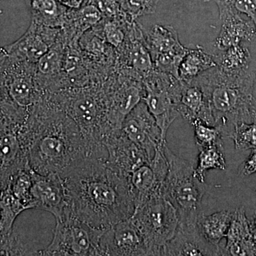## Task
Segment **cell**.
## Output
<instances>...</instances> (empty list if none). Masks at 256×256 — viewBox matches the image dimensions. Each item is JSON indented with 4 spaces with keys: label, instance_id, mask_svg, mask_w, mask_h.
I'll use <instances>...</instances> for the list:
<instances>
[{
    "label": "cell",
    "instance_id": "obj_1",
    "mask_svg": "<svg viewBox=\"0 0 256 256\" xmlns=\"http://www.w3.org/2000/svg\"><path fill=\"white\" fill-rule=\"evenodd\" d=\"M60 176L74 216L106 229L132 216L136 210L128 178L111 169L106 158L88 156Z\"/></svg>",
    "mask_w": 256,
    "mask_h": 256
},
{
    "label": "cell",
    "instance_id": "obj_2",
    "mask_svg": "<svg viewBox=\"0 0 256 256\" xmlns=\"http://www.w3.org/2000/svg\"><path fill=\"white\" fill-rule=\"evenodd\" d=\"M28 164L40 174H60L88 156H95L74 120L44 96L28 110L18 130Z\"/></svg>",
    "mask_w": 256,
    "mask_h": 256
},
{
    "label": "cell",
    "instance_id": "obj_3",
    "mask_svg": "<svg viewBox=\"0 0 256 256\" xmlns=\"http://www.w3.org/2000/svg\"><path fill=\"white\" fill-rule=\"evenodd\" d=\"M196 78L208 98L214 126L220 128L224 138H230L236 124L254 118L255 74L252 70L228 75L215 66Z\"/></svg>",
    "mask_w": 256,
    "mask_h": 256
},
{
    "label": "cell",
    "instance_id": "obj_4",
    "mask_svg": "<svg viewBox=\"0 0 256 256\" xmlns=\"http://www.w3.org/2000/svg\"><path fill=\"white\" fill-rule=\"evenodd\" d=\"M45 96L74 120L94 156L106 158L104 140L116 130L108 120L102 82L64 89Z\"/></svg>",
    "mask_w": 256,
    "mask_h": 256
},
{
    "label": "cell",
    "instance_id": "obj_5",
    "mask_svg": "<svg viewBox=\"0 0 256 256\" xmlns=\"http://www.w3.org/2000/svg\"><path fill=\"white\" fill-rule=\"evenodd\" d=\"M163 150L168 170L162 186V196L174 206L178 225H195L201 213L202 198L206 194L207 185L194 176L191 163L173 153L166 142Z\"/></svg>",
    "mask_w": 256,
    "mask_h": 256
},
{
    "label": "cell",
    "instance_id": "obj_6",
    "mask_svg": "<svg viewBox=\"0 0 256 256\" xmlns=\"http://www.w3.org/2000/svg\"><path fill=\"white\" fill-rule=\"evenodd\" d=\"M132 218L142 234L148 256H161L178 230V218L174 206L162 194L156 195L136 208Z\"/></svg>",
    "mask_w": 256,
    "mask_h": 256
},
{
    "label": "cell",
    "instance_id": "obj_7",
    "mask_svg": "<svg viewBox=\"0 0 256 256\" xmlns=\"http://www.w3.org/2000/svg\"><path fill=\"white\" fill-rule=\"evenodd\" d=\"M52 242L38 256H100L105 229L95 228L72 214L56 218Z\"/></svg>",
    "mask_w": 256,
    "mask_h": 256
},
{
    "label": "cell",
    "instance_id": "obj_8",
    "mask_svg": "<svg viewBox=\"0 0 256 256\" xmlns=\"http://www.w3.org/2000/svg\"><path fill=\"white\" fill-rule=\"evenodd\" d=\"M102 89L109 124L118 130L126 116L142 100V80L117 68L102 82Z\"/></svg>",
    "mask_w": 256,
    "mask_h": 256
},
{
    "label": "cell",
    "instance_id": "obj_9",
    "mask_svg": "<svg viewBox=\"0 0 256 256\" xmlns=\"http://www.w3.org/2000/svg\"><path fill=\"white\" fill-rule=\"evenodd\" d=\"M178 80L156 69L142 80L144 92L142 100L156 119L164 141L170 126L180 116L175 99Z\"/></svg>",
    "mask_w": 256,
    "mask_h": 256
},
{
    "label": "cell",
    "instance_id": "obj_10",
    "mask_svg": "<svg viewBox=\"0 0 256 256\" xmlns=\"http://www.w3.org/2000/svg\"><path fill=\"white\" fill-rule=\"evenodd\" d=\"M144 37L154 69L178 78V66L188 48L180 43L176 30L169 25L156 24Z\"/></svg>",
    "mask_w": 256,
    "mask_h": 256
},
{
    "label": "cell",
    "instance_id": "obj_11",
    "mask_svg": "<svg viewBox=\"0 0 256 256\" xmlns=\"http://www.w3.org/2000/svg\"><path fill=\"white\" fill-rule=\"evenodd\" d=\"M0 74L10 98L20 107L28 110L44 96L36 84L35 64L8 56Z\"/></svg>",
    "mask_w": 256,
    "mask_h": 256
},
{
    "label": "cell",
    "instance_id": "obj_12",
    "mask_svg": "<svg viewBox=\"0 0 256 256\" xmlns=\"http://www.w3.org/2000/svg\"><path fill=\"white\" fill-rule=\"evenodd\" d=\"M164 143L158 146L150 162L140 166L128 176L136 210L151 197L161 194L162 186L168 170V160L163 150Z\"/></svg>",
    "mask_w": 256,
    "mask_h": 256
},
{
    "label": "cell",
    "instance_id": "obj_13",
    "mask_svg": "<svg viewBox=\"0 0 256 256\" xmlns=\"http://www.w3.org/2000/svg\"><path fill=\"white\" fill-rule=\"evenodd\" d=\"M121 130L132 142L146 152L151 161L158 146L166 142L163 140L156 119L143 100L126 116Z\"/></svg>",
    "mask_w": 256,
    "mask_h": 256
},
{
    "label": "cell",
    "instance_id": "obj_14",
    "mask_svg": "<svg viewBox=\"0 0 256 256\" xmlns=\"http://www.w3.org/2000/svg\"><path fill=\"white\" fill-rule=\"evenodd\" d=\"M100 256H148L142 234L132 217L105 229Z\"/></svg>",
    "mask_w": 256,
    "mask_h": 256
},
{
    "label": "cell",
    "instance_id": "obj_15",
    "mask_svg": "<svg viewBox=\"0 0 256 256\" xmlns=\"http://www.w3.org/2000/svg\"><path fill=\"white\" fill-rule=\"evenodd\" d=\"M62 28H50L31 22L22 36L4 48L10 58L36 64L54 44Z\"/></svg>",
    "mask_w": 256,
    "mask_h": 256
},
{
    "label": "cell",
    "instance_id": "obj_16",
    "mask_svg": "<svg viewBox=\"0 0 256 256\" xmlns=\"http://www.w3.org/2000/svg\"><path fill=\"white\" fill-rule=\"evenodd\" d=\"M30 208L46 210L56 218L69 210L63 181L57 174H40L33 170Z\"/></svg>",
    "mask_w": 256,
    "mask_h": 256
},
{
    "label": "cell",
    "instance_id": "obj_17",
    "mask_svg": "<svg viewBox=\"0 0 256 256\" xmlns=\"http://www.w3.org/2000/svg\"><path fill=\"white\" fill-rule=\"evenodd\" d=\"M104 144L107 151L108 165L124 178H128L134 170L151 162L146 152L132 142L121 129L109 134Z\"/></svg>",
    "mask_w": 256,
    "mask_h": 256
},
{
    "label": "cell",
    "instance_id": "obj_18",
    "mask_svg": "<svg viewBox=\"0 0 256 256\" xmlns=\"http://www.w3.org/2000/svg\"><path fill=\"white\" fill-rule=\"evenodd\" d=\"M176 100L180 116L188 122L200 120L208 126H214L208 98L196 78L188 82L178 80Z\"/></svg>",
    "mask_w": 256,
    "mask_h": 256
},
{
    "label": "cell",
    "instance_id": "obj_19",
    "mask_svg": "<svg viewBox=\"0 0 256 256\" xmlns=\"http://www.w3.org/2000/svg\"><path fill=\"white\" fill-rule=\"evenodd\" d=\"M161 256H224L223 248L208 242L196 224L178 225L172 238L164 246Z\"/></svg>",
    "mask_w": 256,
    "mask_h": 256
},
{
    "label": "cell",
    "instance_id": "obj_20",
    "mask_svg": "<svg viewBox=\"0 0 256 256\" xmlns=\"http://www.w3.org/2000/svg\"><path fill=\"white\" fill-rule=\"evenodd\" d=\"M226 238V244L223 248L224 256H256L250 222L246 215L244 207L234 210Z\"/></svg>",
    "mask_w": 256,
    "mask_h": 256
},
{
    "label": "cell",
    "instance_id": "obj_21",
    "mask_svg": "<svg viewBox=\"0 0 256 256\" xmlns=\"http://www.w3.org/2000/svg\"><path fill=\"white\" fill-rule=\"evenodd\" d=\"M222 28L215 44L220 50L240 44L244 41H252L256 36L255 25L252 20H246L242 15L224 14L220 15Z\"/></svg>",
    "mask_w": 256,
    "mask_h": 256
},
{
    "label": "cell",
    "instance_id": "obj_22",
    "mask_svg": "<svg viewBox=\"0 0 256 256\" xmlns=\"http://www.w3.org/2000/svg\"><path fill=\"white\" fill-rule=\"evenodd\" d=\"M25 2L32 22L50 28H63L68 9L58 0H25Z\"/></svg>",
    "mask_w": 256,
    "mask_h": 256
},
{
    "label": "cell",
    "instance_id": "obj_23",
    "mask_svg": "<svg viewBox=\"0 0 256 256\" xmlns=\"http://www.w3.org/2000/svg\"><path fill=\"white\" fill-rule=\"evenodd\" d=\"M216 66V56L206 53L202 46L192 50L188 48L178 66V80H193Z\"/></svg>",
    "mask_w": 256,
    "mask_h": 256
},
{
    "label": "cell",
    "instance_id": "obj_24",
    "mask_svg": "<svg viewBox=\"0 0 256 256\" xmlns=\"http://www.w3.org/2000/svg\"><path fill=\"white\" fill-rule=\"evenodd\" d=\"M234 212L224 210L210 215L200 213L197 218L196 225L204 237L216 246H220L222 239L228 233Z\"/></svg>",
    "mask_w": 256,
    "mask_h": 256
},
{
    "label": "cell",
    "instance_id": "obj_25",
    "mask_svg": "<svg viewBox=\"0 0 256 256\" xmlns=\"http://www.w3.org/2000/svg\"><path fill=\"white\" fill-rule=\"evenodd\" d=\"M222 53L216 56V67L220 72L228 75H239L250 70V52L244 45L229 47L222 50Z\"/></svg>",
    "mask_w": 256,
    "mask_h": 256
},
{
    "label": "cell",
    "instance_id": "obj_26",
    "mask_svg": "<svg viewBox=\"0 0 256 256\" xmlns=\"http://www.w3.org/2000/svg\"><path fill=\"white\" fill-rule=\"evenodd\" d=\"M26 208L12 194L9 188L0 191V234L10 235L13 233V224L16 217Z\"/></svg>",
    "mask_w": 256,
    "mask_h": 256
},
{
    "label": "cell",
    "instance_id": "obj_27",
    "mask_svg": "<svg viewBox=\"0 0 256 256\" xmlns=\"http://www.w3.org/2000/svg\"><path fill=\"white\" fill-rule=\"evenodd\" d=\"M198 164L194 169V176L202 182H205V174L210 170H226L224 148L208 146L198 149Z\"/></svg>",
    "mask_w": 256,
    "mask_h": 256
},
{
    "label": "cell",
    "instance_id": "obj_28",
    "mask_svg": "<svg viewBox=\"0 0 256 256\" xmlns=\"http://www.w3.org/2000/svg\"><path fill=\"white\" fill-rule=\"evenodd\" d=\"M194 131L195 142L198 149L208 146L224 148V136L218 126H210L200 120L190 122Z\"/></svg>",
    "mask_w": 256,
    "mask_h": 256
},
{
    "label": "cell",
    "instance_id": "obj_29",
    "mask_svg": "<svg viewBox=\"0 0 256 256\" xmlns=\"http://www.w3.org/2000/svg\"><path fill=\"white\" fill-rule=\"evenodd\" d=\"M32 174L33 170L28 164L13 176L8 188L12 194L23 204L26 210L30 208L31 202Z\"/></svg>",
    "mask_w": 256,
    "mask_h": 256
},
{
    "label": "cell",
    "instance_id": "obj_30",
    "mask_svg": "<svg viewBox=\"0 0 256 256\" xmlns=\"http://www.w3.org/2000/svg\"><path fill=\"white\" fill-rule=\"evenodd\" d=\"M230 139L233 140L237 150L256 149V114L250 122L236 124Z\"/></svg>",
    "mask_w": 256,
    "mask_h": 256
},
{
    "label": "cell",
    "instance_id": "obj_31",
    "mask_svg": "<svg viewBox=\"0 0 256 256\" xmlns=\"http://www.w3.org/2000/svg\"><path fill=\"white\" fill-rule=\"evenodd\" d=\"M218 8L220 15L228 14H245L256 23V0H213Z\"/></svg>",
    "mask_w": 256,
    "mask_h": 256
},
{
    "label": "cell",
    "instance_id": "obj_32",
    "mask_svg": "<svg viewBox=\"0 0 256 256\" xmlns=\"http://www.w3.org/2000/svg\"><path fill=\"white\" fill-rule=\"evenodd\" d=\"M160 0H121V8L129 22L144 15L154 14Z\"/></svg>",
    "mask_w": 256,
    "mask_h": 256
},
{
    "label": "cell",
    "instance_id": "obj_33",
    "mask_svg": "<svg viewBox=\"0 0 256 256\" xmlns=\"http://www.w3.org/2000/svg\"><path fill=\"white\" fill-rule=\"evenodd\" d=\"M92 2L100 10L105 20H126L121 8V0H92Z\"/></svg>",
    "mask_w": 256,
    "mask_h": 256
},
{
    "label": "cell",
    "instance_id": "obj_34",
    "mask_svg": "<svg viewBox=\"0 0 256 256\" xmlns=\"http://www.w3.org/2000/svg\"><path fill=\"white\" fill-rule=\"evenodd\" d=\"M256 172V149L252 150L246 160L239 168L238 174L242 176H250Z\"/></svg>",
    "mask_w": 256,
    "mask_h": 256
},
{
    "label": "cell",
    "instance_id": "obj_35",
    "mask_svg": "<svg viewBox=\"0 0 256 256\" xmlns=\"http://www.w3.org/2000/svg\"><path fill=\"white\" fill-rule=\"evenodd\" d=\"M58 1L69 10H78L85 3L86 0H58Z\"/></svg>",
    "mask_w": 256,
    "mask_h": 256
},
{
    "label": "cell",
    "instance_id": "obj_36",
    "mask_svg": "<svg viewBox=\"0 0 256 256\" xmlns=\"http://www.w3.org/2000/svg\"><path fill=\"white\" fill-rule=\"evenodd\" d=\"M8 58V54L4 47L0 46V72L2 70Z\"/></svg>",
    "mask_w": 256,
    "mask_h": 256
},
{
    "label": "cell",
    "instance_id": "obj_37",
    "mask_svg": "<svg viewBox=\"0 0 256 256\" xmlns=\"http://www.w3.org/2000/svg\"><path fill=\"white\" fill-rule=\"evenodd\" d=\"M250 222V230H252V238L256 247V212L252 216V218L249 220Z\"/></svg>",
    "mask_w": 256,
    "mask_h": 256
},
{
    "label": "cell",
    "instance_id": "obj_38",
    "mask_svg": "<svg viewBox=\"0 0 256 256\" xmlns=\"http://www.w3.org/2000/svg\"><path fill=\"white\" fill-rule=\"evenodd\" d=\"M255 28H256V24H255Z\"/></svg>",
    "mask_w": 256,
    "mask_h": 256
},
{
    "label": "cell",
    "instance_id": "obj_39",
    "mask_svg": "<svg viewBox=\"0 0 256 256\" xmlns=\"http://www.w3.org/2000/svg\"></svg>",
    "mask_w": 256,
    "mask_h": 256
},
{
    "label": "cell",
    "instance_id": "obj_40",
    "mask_svg": "<svg viewBox=\"0 0 256 256\" xmlns=\"http://www.w3.org/2000/svg\"><path fill=\"white\" fill-rule=\"evenodd\" d=\"M255 101H256V100Z\"/></svg>",
    "mask_w": 256,
    "mask_h": 256
}]
</instances>
